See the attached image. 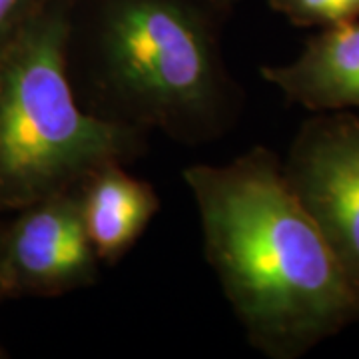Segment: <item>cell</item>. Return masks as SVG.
I'll return each mask as SVG.
<instances>
[{"mask_svg": "<svg viewBox=\"0 0 359 359\" xmlns=\"http://www.w3.org/2000/svg\"><path fill=\"white\" fill-rule=\"evenodd\" d=\"M204 256L250 346L297 359L359 321V292L283 176L254 146L226 164L182 172Z\"/></svg>", "mask_w": 359, "mask_h": 359, "instance_id": "cell-1", "label": "cell"}, {"mask_svg": "<svg viewBox=\"0 0 359 359\" xmlns=\"http://www.w3.org/2000/svg\"><path fill=\"white\" fill-rule=\"evenodd\" d=\"M233 11L230 0H68L76 100L104 122L182 146L222 140L245 104L224 56Z\"/></svg>", "mask_w": 359, "mask_h": 359, "instance_id": "cell-2", "label": "cell"}, {"mask_svg": "<svg viewBox=\"0 0 359 359\" xmlns=\"http://www.w3.org/2000/svg\"><path fill=\"white\" fill-rule=\"evenodd\" d=\"M66 4L50 0L0 50V212L65 192L104 164H130L150 134L88 114L68 80Z\"/></svg>", "mask_w": 359, "mask_h": 359, "instance_id": "cell-3", "label": "cell"}, {"mask_svg": "<svg viewBox=\"0 0 359 359\" xmlns=\"http://www.w3.org/2000/svg\"><path fill=\"white\" fill-rule=\"evenodd\" d=\"M282 168L359 292V112L311 114Z\"/></svg>", "mask_w": 359, "mask_h": 359, "instance_id": "cell-4", "label": "cell"}, {"mask_svg": "<svg viewBox=\"0 0 359 359\" xmlns=\"http://www.w3.org/2000/svg\"><path fill=\"white\" fill-rule=\"evenodd\" d=\"M100 268L78 186L16 210L0 226V299L72 294L98 282Z\"/></svg>", "mask_w": 359, "mask_h": 359, "instance_id": "cell-5", "label": "cell"}, {"mask_svg": "<svg viewBox=\"0 0 359 359\" xmlns=\"http://www.w3.org/2000/svg\"><path fill=\"white\" fill-rule=\"evenodd\" d=\"M259 74L311 114L359 112V20L316 30L294 60Z\"/></svg>", "mask_w": 359, "mask_h": 359, "instance_id": "cell-6", "label": "cell"}, {"mask_svg": "<svg viewBox=\"0 0 359 359\" xmlns=\"http://www.w3.org/2000/svg\"><path fill=\"white\" fill-rule=\"evenodd\" d=\"M82 219L102 266H116L138 244L160 210L156 188L110 162L78 184Z\"/></svg>", "mask_w": 359, "mask_h": 359, "instance_id": "cell-7", "label": "cell"}, {"mask_svg": "<svg viewBox=\"0 0 359 359\" xmlns=\"http://www.w3.org/2000/svg\"><path fill=\"white\" fill-rule=\"evenodd\" d=\"M269 8L299 28H332L359 20V0H268Z\"/></svg>", "mask_w": 359, "mask_h": 359, "instance_id": "cell-8", "label": "cell"}, {"mask_svg": "<svg viewBox=\"0 0 359 359\" xmlns=\"http://www.w3.org/2000/svg\"><path fill=\"white\" fill-rule=\"evenodd\" d=\"M50 0H0V50L6 48Z\"/></svg>", "mask_w": 359, "mask_h": 359, "instance_id": "cell-9", "label": "cell"}, {"mask_svg": "<svg viewBox=\"0 0 359 359\" xmlns=\"http://www.w3.org/2000/svg\"><path fill=\"white\" fill-rule=\"evenodd\" d=\"M0 302H2V299H0ZM2 358H6V351H4V349H2V346H0V359Z\"/></svg>", "mask_w": 359, "mask_h": 359, "instance_id": "cell-10", "label": "cell"}, {"mask_svg": "<svg viewBox=\"0 0 359 359\" xmlns=\"http://www.w3.org/2000/svg\"><path fill=\"white\" fill-rule=\"evenodd\" d=\"M230 2H233V4H236V6H238V4H240V2H242V0H230Z\"/></svg>", "mask_w": 359, "mask_h": 359, "instance_id": "cell-11", "label": "cell"}, {"mask_svg": "<svg viewBox=\"0 0 359 359\" xmlns=\"http://www.w3.org/2000/svg\"><path fill=\"white\" fill-rule=\"evenodd\" d=\"M0 226H2V224H0Z\"/></svg>", "mask_w": 359, "mask_h": 359, "instance_id": "cell-12", "label": "cell"}]
</instances>
